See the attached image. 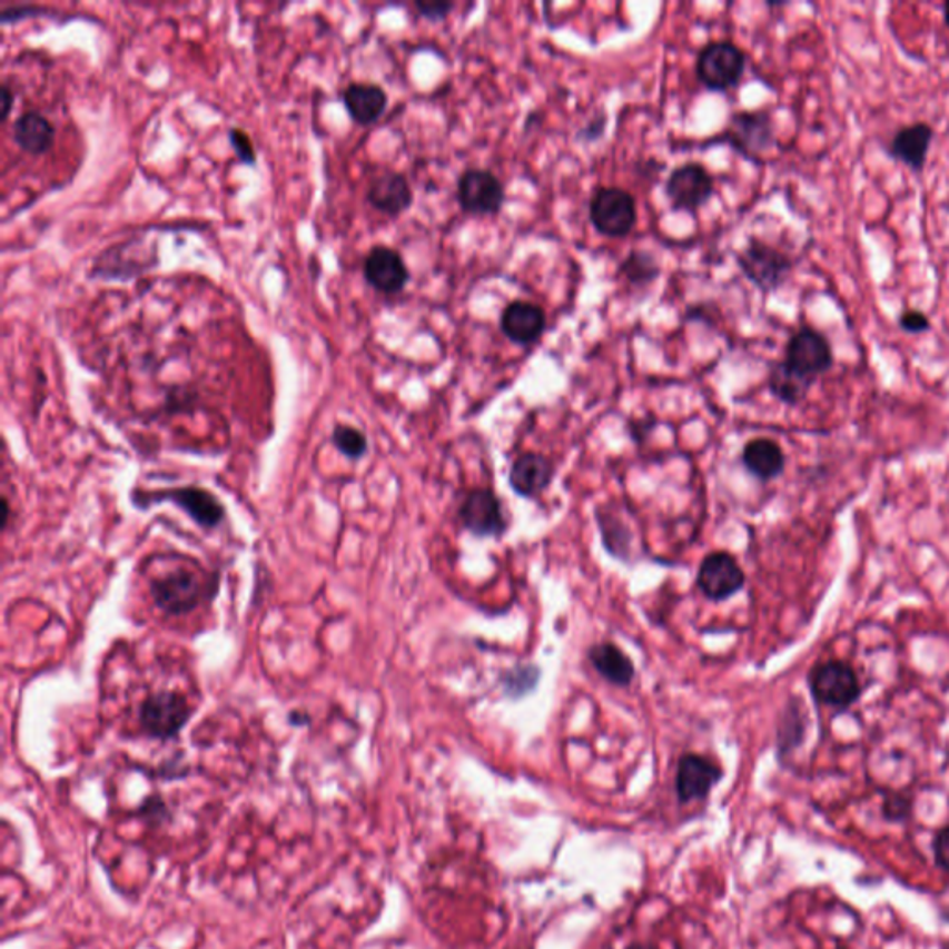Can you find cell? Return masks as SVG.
<instances>
[{
    "instance_id": "1",
    "label": "cell",
    "mask_w": 949,
    "mask_h": 949,
    "mask_svg": "<svg viewBox=\"0 0 949 949\" xmlns=\"http://www.w3.org/2000/svg\"><path fill=\"white\" fill-rule=\"evenodd\" d=\"M737 264L744 277L767 295L783 288L794 271V260L787 253L759 238H751L737 253Z\"/></svg>"
},
{
    "instance_id": "2",
    "label": "cell",
    "mask_w": 949,
    "mask_h": 949,
    "mask_svg": "<svg viewBox=\"0 0 949 949\" xmlns=\"http://www.w3.org/2000/svg\"><path fill=\"white\" fill-rule=\"evenodd\" d=\"M132 503L144 511L158 503H172L175 506H180L202 528H216L225 517V506L221 505V501L199 486L136 492L132 494Z\"/></svg>"
},
{
    "instance_id": "3",
    "label": "cell",
    "mask_w": 949,
    "mask_h": 949,
    "mask_svg": "<svg viewBox=\"0 0 949 949\" xmlns=\"http://www.w3.org/2000/svg\"><path fill=\"white\" fill-rule=\"evenodd\" d=\"M208 589L216 590L217 583L208 584V581L188 570H175L150 583V597L161 612L169 616H182L208 600Z\"/></svg>"
},
{
    "instance_id": "4",
    "label": "cell",
    "mask_w": 949,
    "mask_h": 949,
    "mask_svg": "<svg viewBox=\"0 0 949 949\" xmlns=\"http://www.w3.org/2000/svg\"><path fill=\"white\" fill-rule=\"evenodd\" d=\"M590 221L606 238H625L639 221L636 199L622 188H597L590 199Z\"/></svg>"
},
{
    "instance_id": "5",
    "label": "cell",
    "mask_w": 949,
    "mask_h": 949,
    "mask_svg": "<svg viewBox=\"0 0 949 949\" xmlns=\"http://www.w3.org/2000/svg\"><path fill=\"white\" fill-rule=\"evenodd\" d=\"M745 58L744 50L731 41H711L701 49L695 72L700 82L711 91H728L737 88L744 77Z\"/></svg>"
},
{
    "instance_id": "6",
    "label": "cell",
    "mask_w": 949,
    "mask_h": 949,
    "mask_svg": "<svg viewBox=\"0 0 949 949\" xmlns=\"http://www.w3.org/2000/svg\"><path fill=\"white\" fill-rule=\"evenodd\" d=\"M194 716V706L178 692H158L145 698L139 706V725L150 739H177Z\"/></svg>"
},
{
    "instance_id": "7",
    "label": "cell",
    "mask_w": 949,
    "mask_h": 949,
    "mask_svg": "<svg viewBox=\"0 0 949 949\" xmlns=\"http://www.w3.org/2000/svg\"><path fill=\"white\" fill-rule=\"evenodd\" d=\"M809 689L817 703L846 711L861 698V683L856 670L842 661L817 664L809 673Z\"/></svg>"
},
{
    "instance_id": "8",
    "label": "cell",
    "mask_w": 949,
    "mask_h": 949,
    "mask_svg": "<svg viewBox=\"0 0 949 949\" xmlns=\"http://www.w3.org/2000/svg\"><path fill=\"white\" fill-rule=\"evenodd\" d=\"M783 360L803 377L817 380L833 369V347L826 334L803 325L787 342Z\"/></svg>"
},
{
    "instance_id": "9",
    "label": "cell",
    "mask_w": 949,
    "mask_h": 949,
    "mask_svg": "<svg viewBox=\"0 0 949 949\" xmlns=\"http://www.w3.org/2000/svg\"><path fill=\"white\" fill-rule=\"evenodd\" d=\"M722 141L731 145L745 158L759 160L764 152L778 145L772 116L764 110L737 111L729 121L728 130L723 132Z\"/></svg>"
},
{
    "instance_id": "10",
    "label": "cell",
    "mask_w": 949,
    "mask_h": 949,
    "mask_svg": "<svg viewBox=\"0 0 949 949\" xmlns=\"http://www.w3.org/2000/svg\"><path fill=\"white\" fill-rule=\"evenodd\" d=\"M462 210L472 216H495L505 205V186L488 169L472 167L462 172L456 186Z\"/></svg>"
},
{
    "instance_id": "11",
    "label": "cell",
    "mask_w": 949,
    "mask_h": 949,
    "mask_svg": "<svg viewBox=\"0 0 949 949\" xmlns=\"http://www.w3.org/2000/svg\"><path fill=\"white\" fill-rule=\"evenodd\" d=\"M714 194V178L700 164H684L668 177L666 197L673 210L695 211Z\"/></svg>"
},
{
    "instance_id": "12",
    "label": "cell",
    "mask_w": 949,
    "mask_h": 949,
    "mask_svg": "<svg viewBox=\"0 0 949 949\" xmlns=\"http://www.w3.org/2000/svg\"><path fill=\"white\" fill-rule=\"evenodd\" d=\"M698 584L709 600L725 601L744 589L745 575L734 556L716 551L701 562Z\"/></svg>"
},
{
    "instance_id": "13",
    "label": "cell",
    "mask_w": 949,
    "mask_h": 949,
    "mask_svg": "<svg viewBox=\"0 0 949 949\" xmlns=\"http://www.w3.org/2000/svg\"><path fill=\"white\" fill-rule=\"evenodd\" d=\"M364 277L380 294L395 295L406 288L411 271L397 250L375 245L364 260Z\"/></svg>"
},
{
    "instance_id": "14",
    "label": "cell",
    "mask_w": 949,
    "mask_h": 949,
    "mask_svg": "<svg viewBox=\"0 0 949 949\" xmlns=\"http://www.w3.org/2000/svg\"><path fill=\"white\" fill-rule=\"evenodd\" d=\"M933 139L935 130L929 122H912L896 130L887 145V152L892 160L900 161L917 175H922Z\"/></svg>"
},
{
    "instance_id": "15",
    "label": "cell",
    "mask_w": 949,
    "mask_h": 949,
    "mask_svg": "<svg viewBox=\"0 0 949 949\" xmlns=\"http://www.w3.org/2000/svg\"><path fill=\"white\" fill-rule=\"evenodd\" d=\"M464 527L475 536H500L506 531L501 503L490 490H473L461 506Z\"/></svg>"
},
{
    "instance_id": "16",
    "label": "cell",
    "mask_w": 949,
    "mask_h": 949,
    "mask_svg": "<svg viewBox=\"0 0 949 949\" xmlns=\"http://www.w3.org/2000/svg\"><path fill=\"white\" fill-rule=\"evenodd\" d=\"M545 312L528 300H512L501 314V330L517 345L534 344L544 334Z\"/></svg>"
},
{
    "instance_id": "17",
    "label": "cell",
    "mask_w": 949,
    "mask_h": 949,
    "mask_svg": "<svg viewBox=\"0 0 949 949\" xmlns=\"http://www.w3.org/2000/svg\"><path fill=\"white\" fill-rule=\"evenodd\" d=\"M722 779V770L705 757H681L678 767V794L681 801L703 800Z\"/></svg>"
},
{
    "instance_id": "18",
    "label": "cell",
    "mask_w": 949,
    "mask_h": 949,
    "mask_svg": "<svg viewBox=\"0 0 949 949\" xmlns=\"http://www.w3.org/2000/svg\"><path fill=\"white\" fill-rule=\"evenodd\" d=\"M367 202L386 216H401L414 202L411 184L401 172H383L367 186Z\"/></svg>"
},
{
    "instance_id": "19",
    "label": "cell",
    "mask_w": 949,
    "mask_h": 949,
    "mask_svg": "<svg viewBox=\"0 0 949 949\" xmlns=\"http://www.w3.org/2000/svg\"><path fill=\"white\" fill-rule=\"evenodd\" d=\"M345 110L358 125L378 121L388 106V95L378 83L353 82L342 91Z\"/></svg>"
},
{
    "instance_id": "20",
    "label": "cell",
    "mask_w": 949,
    "mask_h": 949,
    "mask_svg": "<svg viewBox=\"0 0 949 949\" xmlns=\"http://www.w3.org/2000/svg\"><path fill=\"white\" fill-rule=\"evenodd\" d=\"M553 475L555 467L550 458L536 453H525L512 464L511 486L522 497H536L550 486Z\"/></svg>"
},
{
    "instance_id": "21",
    "label": "cell",
    "mask_w": 949,
    "mask_h": 949,
    "mask_svg": "<svg viewBox=\"0 0 949 949\" xmlns=\"http://www.w3.org/2000/svg\"><path fill=\"white\" fill-rule=\"evenodd\" d=\"M52 122L41 111L28 110L13 122V139L24 152L43 155L55 144Z\"/></svg>"
},
{
    "instance_id": "22",
    "label": "cell",
    "mask_w": 949,
    "mask_h": 949,
    "mask_svg": "<svg viewBox=\"0 0 949 949\" xmlns=\"http://www.w3.org/2000/svg\"><path fill=\"white\" fill-rule=\"evenodd\" d=\"M744 466L761 481H772L784 472V453L773 439H751L742 453Z\"/></svg>"
},
{
    "instance_id": "23",
    "label": "cell",
    "mask_w": 949,
    "mask_h": 949,
    "mask_svg": "<svg viewBox=\"0 0 949 949\" xmlns=\"http://www.w3.org/2000/svg\"><path fill=\"white\" fill-rule=\"evenodd\" d=\"M814 383L817 380L803 377L784 360L773 362L770 373H768V388L772 392L773 397H778L781 403L789 406L803 403Z\"/></svg>"
},
{
    "instance_id": "24",
    "label": "cell",
    "mask_w": 949,
    "mask_h": 949,
    "mask_svg": "<svg viewBox=\"0 0 949 949\" xmlns=\"http://www.w3.org/2000/svg\"><path fill=\"white\" fill-rule=\"evenodd\" d=\"M589 659L595 672L609 683L627 686L634 679L633 662L616 644L605 642V644L592 645Z\"/></svg>"
},
{
    "instance_id": "25",
    "label": "cell",
    "mask_w": 949,
    "mask_h": 949,
    "mask_svg": "<svg viewBox=\"0 0 949 949\" xmlns=\"http://www.w3.org/2000/svg\"><path fill=\"white\" fill-rule=\"evenodd\" d=\"M661 277V266L655 256L648 250H633L617 267V278L631 284L633 288H644Z\"/></svg>"
},
{
    "instance_id": "26",
    "label": "cell",
    "mask_w": 949,
    "mask_h": 949,
    "mask_svg": "<svg viewBox=\"0 0 949 949\" xmlns=\"http://www.w3.org/2000/svg\"><path fill=\"white\" fill-rule=\"evenodd\" d=\"M807 728V711L800 698H792L784 706L779 725V751L790 753L803 742Z\"/></svg>"
},
{
    "instance_id": "27",
    "label": "cell",
    "mask_w": 949,
    "mask_h": 949,
    "mask_svg": "<svg viewBox=\"0 0 949 949\" xmlns=\"http://www.w3.org/2000/svg\"><path fill=\"white\" fill-rule=\"evenodd\" d=\"M333 444L342 455L347 456L350 461H358L366 455L367 444L366 434L350 425H336L333 431Z\"/></svg>"
},
{
    "instance_id": "28",
    "label": "cell",
    "mask_w": 949,
    "mask_h": 949,
    "mask_svg": "<svg viewBox=\"0 0 949 949\" xmlns=\"http://www.w3.org/2000/svg\"><path fill=\"white\" fill-rule=\"evenodd\" d=\"M898 327L907 334H926L931 330V319L926 312L906 308L898 316Z\"/></svg>"
},
{
    "instance_id": "29",
    "label": "cell",
    "mask_w": 949,
    "mask_h": 949,
    "mask_svg": "<svg viewBox=\"0 0 949 949\" xmlns=\"http://www.w3.org/2000/svg\"><path fill=\"white\" fill-rule=\"evenodd\" d=\"M414 8L419 16L425 17L428 21H444L455 4L447 2V0H417L414 2Z\"/></svg>"
},
{
    "instance_id": "30",
    "label": "cell",
    "mask_w": 949,
    "mask_h": 949,
    "mask_svg": "<svg viewBox=\"0 0 949 949\" xmlns=\"http://www.w3.org/2000/svg\"><path fill=\"white\" fill-rule=\"evenodd\" d=\"M228 138H230V144H233L239 160L244 161V164H249V166H255V147H253L249 136L241 128H233L230 134H228Z\"/></svg>"
},
{
    "instance_id": "31",
    "label": "cell",
    "mask_w": 949,
    "mask_h": 949,
    "mask_svg": "<svg viewBox=\"0 0 949 949\" xmlns=\"http://www.w3.org/2000/svg\"><path fill=\"white\" fill-rule=\"evenodd\" d=\"M884 817L889 818V820H906L909 817V812H911V801L903 798V795H890L884 801L883 807Z\"/></svg>"
},
{
    "instance_id": "32",
    "label": "cell",
    "mask_w": 949,
    "mask_h": 949,
    "mask_svg": "<svg viewBox=\"0 0 949 949\" xmlns=\"http://www.w3.org/2000/svg\"><path fill=\"white\" fill-rule=\"evenodd\" d=\"M933 850L935 859L939 862V867L945 868L949 872V826L937 834Z\"/></svg>"
},
{
    "instance_id": "33",
    "label": "cell",
    "mask_w": 949,
    "mask_h": 949,
    "mask_svg": "<svg viewBox=\"0 0 949 949\" xmlns=\"http://www.w3.org/2000/svg\"><path fill=\"white\" fill-rule=\"evenodd\" d=\"M603 127H605V117H601V119H595V121L590 122L589 127L584 128L581 134H584L586 141H594V139L603 136Z\"/></svg>"
},
{
    "instance_id": "34",
    "label": "cell",
    "mask_w": 949,
    "mask_h": 949,
    "mask_svg": "<svg viewBox=\"0 0 949 949\" xmlns=\"http://www.w3.org/2000/svg\"><path fill=\"white\" fill-rule=\"evenodd\" d=\"M11 102H13V95H11V89L8 83H2V105H4V113H2V119L8 117L11 110Z\"/></svg>"
},
{
    "instance_id": "35",
    "label": "cell",
    "mask_w": 949,
    "mask_h": 949,
    "mask_svg": "<svg viewBox=\"0 0 949 949\" xmlns=\"http://www.w3.org/2000/svg\"><path fill=\"white\" fill-rule=\"evenodd\" d=\"M942 17H945L946 27L949 28V0L948 2H945V6H942Z\"/></svg>"
},
{
    "instance_id": "36",
    "label": "cell",
    "mask_w": 949,
    "mask_h": 949,
    "mask_svg": "<svg viewBox=\"0 0 949 949\" xmlns=\"http://www.w3.org/2000/svg\"><path fill=\"white\" fill-rule=\"evenodd\" d=\"M629 949H655V948H653V946L634 945V946H631V948H629Z\"/></svg>"
}]
</instances>
